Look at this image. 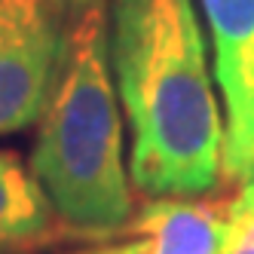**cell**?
Here are the masks:
<instances>
[{
  "instance_id": "obj_1",
  "label": "cell",
  "mask_w": 254,
  "mask_h": 254,
  "mask_svg": "<svg viewBox=\"0 0 254 254\" xmlns=\"http://www.w3.org/2000/svg\"><path fill=\"white\" fill-rule=\"evenodd\" d=\"M107 59L132 132L129 178L147 199L224 181V111L196 0H111Z\"/></svg>"
},
{
  "instance_id": "obj_2",
  "label": "cell",
  "mask_w": 254,
  "mask_h": 254,
  "mask_svg": "<svg viewBox=\"0 0 254 254\" xmlns=\"http://www.w3.org/2000/svg\"><path fill=\"white\" fill-rule=\"evenodd\" d=\"M31 172L56 217L101 239L129 227L132 184L123 159V114L107 59L104 6L70 25L67 56L37 123Z\"/></svg>"
},
{
  "instance_id": "obj_3",
  "label": "cell",
  "mask_w": 254,
  "mask_h": 254,
  "mask_svg": "<svg viewBox=\"0 0 254 254\" xmlns=\"http://www.w3.org/2000/svg\"><path fill=\"white\" fill-rule=\"evenodd\" d=\"M67 34L52 0H0V138L40 123L64 67Z\"/></svg>"
},
{
  "instance_id": "obj_4",
  "label": "cell",
  "mask_w": 254,
  "mask_h": 254,
  "mask_svg": "<svg viewBox=\"0 0 254 254\" xmlns=\"http://www.w3.org/2000/svg\"><path fill=\"white\" fill-rule=\"evenodd\" d=\"M208 22L214 83L224 98V181L254 169V0H199Z\"/></svg>"
},
{
  "instance_id": "obj_5",
  "label": "cell",
  "mask_w": 254,
  "mask_h": 254,
  "mask_svg": "<svg viewBox=\"0 0 254 254\" xmlns=\"http://www.w3.org/2000/svg\"><path fill=\"white\" fill-rule=\"evenodd\" d=\"M230 227V199H147L129 221L141 254H221Z\"/></svg>"
},
{
  "instance_id": "obj_6",
  "label": "cell",
  "mask_w": 254,
  "mask_h": 254,
  "mask_svg": "<svg viewBox=\"0 0 254 254\" xmlns=\"http://www.w3.org/2000/svg\"><path fill=\"white\" fill-rule=\"evenodd\" d=\"M56 227L43 187L19 153L0 150V254L43 242Z\"/></svg>"
},
{
  "instance_id": "obj_7",
  "label": "cell",
  "mask_w": 254,
  "mask_h": 254,
  "mask_svg": "<svg viewBox=\"0 0 254 254\" xmlns=\"http://www.w3.org/2000/svg\"><path fill=\"white\" fill-rule=\"evenodd\" d=\"M221 254H254V208L233 205L230 199V227Z\"/></svg>"
},
{
  "instance_id": "obj_8",
  "label": "cell",
  "mask_w": 254,
  "mask_h": 254,
  "mask_svg": "<svg viewBox=\"0 0 254 254\" xmlns=\"http://www.w3.org/2000/svg\"><path fill=\"white\" fill-rule=\"evenodd\" d=\"M52 3L59 6V12L67 19V25H74L80 15H86L89 9H101L104 0H52Z\"/></svg>"
},
{
  "instance_id": "obj_9",
  "label": "cell",
  "mask_w": 254,
  "mask_h": 254,
  "mask_svg": "<svg viewBox=\"0 0 254 254\" xmlns=\"http://www.w3.org/2000/svg\"><path fill=\"white\" fill-rule=\"evenodd\" d=\"M64 254H141V242H117V245H92V248H77V251H64Z\"/></svg>"
},
{
  "instance_id": "obj_10",
  "label": "cell",
  "mask_w": 254,
  "mask_h": 254,
  "mask_svg": "<svg viewBox=\"0 0 254 254\" xmlns=\"http://www.w3.org/2000/svg\"><path fill=\"white\" fill-rule=\"evenodd\" d=\"M233 205L254 208V169L245 175V181L239 184V190H236V196H233Z\"/></svg>"
}]
</instances>
